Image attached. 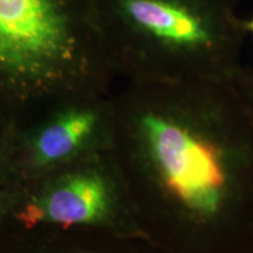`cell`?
<instances>
[{"label": "cell", "instance_id": "6", "mask_svg": "<svg viewBox=\"0 0 253 253\" xmlns=\"http://www.w3.org/2000/svg\"><path fill=\"white\" fill-rule=\"evenodd\" d=\"M246 27H248V30L251 31L252 34H253V19H252L251 21H249L248 25H246Z\"/></svg>", "mask_w": 253, "mask_h": 253}, {"label": "cell", "instance_id": "5", "mask_svg": "<svg viewBox=\"0 0 253 253\" xmlns=\"http://www.w3.org/2000/svg\"><path fill=\"white\" fill-rule=\"evenodd\" d=\"M95 116L88 112H72L46 126L36 142V160L48 164L73 154L90 134Z\"/></svg>", "mask_w": 253, "mask_h": 253}, {"label": "cell", "instance_id": "1", "mask_svg": "<svg viewBox=\"0 0 253 253\" xmlns=\"http://www.w3.org/2000/svg\"><path fill=\"white\" fill-rule=\"evenodd\" d=\"M90 13L87 0H0V81L37 87L65 77Z\"/></svg>", "mask_w": 253, "mask_h": 253}, {"label": "cell", "instance_id": "2", "mask_svg": "<svg viewBox=\"0 0 253 253\" xmlns=\"http://www.w3.org/2000/svg\"><path fill=\"white\" fill-rule=\"evenodd\" d=\"M112 19L178 49L211 48L233 21L219 0H113Z\"/></svg>", "mask_w": 253, "mask_h": 253}, {"label": "cell", "instance_id": "3", "mask_svg": "<svg viewBox=\"0 0 253 253\" xmlns=\"http://www.w3.org/2000/svg\"><path fill=\"white\" fill-rule=\"evenodd\" d=\"M143 126L170 190L190 208L213 211L225 181L216 149L157 116H145Z\"/></svg>", "mask_w": 253, "mask_h": 253}, {"label": "cell", "instance_id": "4", "mask_svg": "<svg viewBox=\"0 0 253 253\" xmlns=\"http://www.w3.org/2000/svg\"><path fill=\"white\" fill-rule=\"evenodd\" d=\"M106 208L103 182L96 176L80 175L60 184L39 203L30 205L23 217L26 223L46 220L71 226L96 220Z\"/></svg>", "mask_w": 253, "mask_h": 253}]
</instances>
